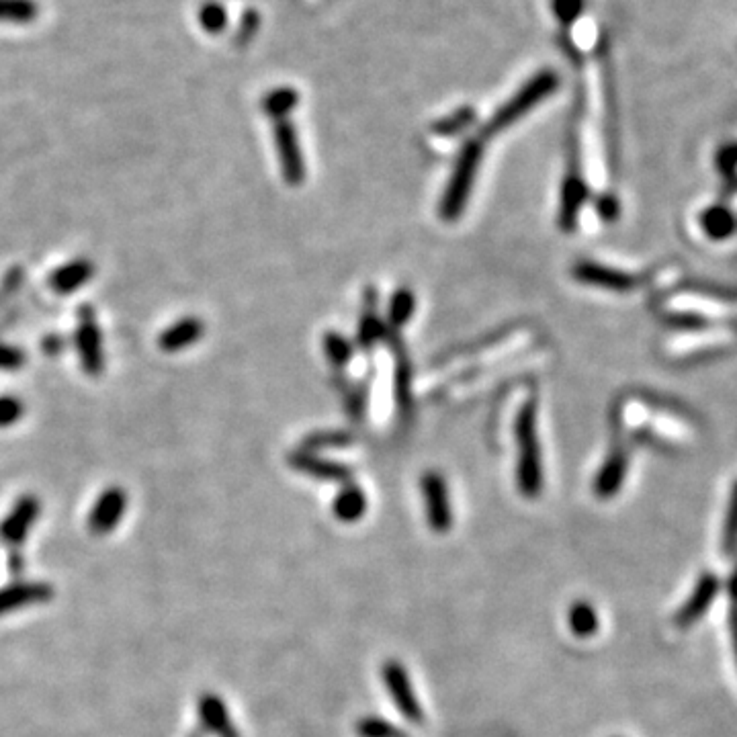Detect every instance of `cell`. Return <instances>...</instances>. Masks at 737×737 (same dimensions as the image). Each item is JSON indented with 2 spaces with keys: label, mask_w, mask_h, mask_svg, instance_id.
I'll use <instances>...</instances> for the list:
<instances>
[{
  "label": "cell",
  "mask_w": 737,
  "mask_h": 737,
  "mask_svg": "<svg viewBox=\"0 0 737 737\" xmlns=\"http://www.w3.org/2000/svg\"><path fill=\"white\" fill-rule=\"evenodd\" d=\"M420 490H422L430 529L441 535L449 533L453 527V512H451L449 490H447L443 475H439L437 471L424 473L420 480Z\"/></svg>",
  "instance_id": "5"
},
{
  "label": "cell",
  "mask_w": 737,
  "mask_h": 737,
  "mask_svg": "<svg viewBox=\"0 0 737 737\" xmlns=\"http://www.w3.org/2000/svg\"><path fill=\"white\" fill-rule=\"evenodd\" d=\"M326 353L332 357L334 363H344L351 355V349L346 346V342H342L338 336H328L326 338Z\"/></svg>",
  "instance_id": "31"
},
{
  "label": "cell",
  "mask_w": 737,
  "mask_h": 737,
  "mask_svg": "<svg viewBox=\"0 0 737 737\" xmlns=\"http://www.w3.org/2000/svg\"><path fill=\"white\" fill-rule=\"evenodd\" d=\"M52 598V588L46 584H15L0 590V615L15 609H23L27 604L43 602Z\"/></svg>",
  "instance_id": "15"
},
{
  "label": "cell",
  "mask_w": 737,
  "mask_h": 737,
  "mask_svg": "<svg viewBox=\"0 0 737 737\" xmlns=\"http://www.w3.org/2000/svg\"><path fill=\"white\" fill-rule=\"evenodd\" d=\"M293 467H297L299 471H306L318 480H326V482H349L351 480V471L349 467L332 463V461H324L312 455H295L291 459Z\"/></svg>",
  "instance_id": "17"
},
{
  "label": "cell",
  "mask_w": 737,
  "mask_h": 737,
  "mask_svg": "<svg viewBox=\"0 0 737 737\" xmlns=\"http://www.w3.org/2000/svg\"><path fill=\"white\" fill-rule=\"evenodd\" d=\"M275 144H277V154L281 160V172L283 179L291 185L297 187L306 179V166H303V156L299 150V140L295 134V127L287 121V119H275Z\"/></svg>",
  "instance_id": "8"
},
{
  "label": "cell",
  "mask_w": 737,
  "mask_h": 737,
  "mask_svg": "<svg viewBox=\"0 0 737 737\" xmlns=\"http://www.w3.org/2000/svg\"><path fill=\"white\" fill-rule=\"evenodd\" d=\"M553 11L563 25H570L582 13V0H553Z\"/></svg>",
  "instance_id": "28"
},
{
  "label": "cell",
  "mask_w": 737,
  "mask_h": 737,
  "mask_svg": "<svg viewBox=\"0 0 737 737\" xmlns=\"http://www.w3.org/2000/svg\"><path fill=\"white\" fill-rule=\"evenodd\" d=\"M559 84V78L555 76V72H551V70H543V72H539L533 80H529V84L527 86H523V89H520L514 97H512V101L510 103H506L496 115H494V119L490 121V132H492V129H494V132H500V129L502 127H506V125H510V123H514L516 119H520V117H523L527 111H531L537 103H541L545 97H549L553 91H555V86Z\"/></svg>",
  "instance_id": "4"
},
{
  "label": "cell",
  "mask_w": 737,
  "mask_h": 737,
  "mask_svg": "<svg viewBox=\"0 0 737 737\" xmlns=\"http://www.w3.org/2000/svg\"><path fill=\"white\" fill-rule=\"evenodd\" d=\"M516 443H518V465L516 482L525 498H537L543 490V463L541 449L535 430V406L527 404L516 420Z\"/></svg>",
  "instance_id": "1"
},
{
  "label": "cell",
  "mask_w": 737,
  "mask_h": 737,
  "mask_svg": "<svg viewBox=\"0 0 737 737\" xmlns=\"http://www.w3.org/2000/svg\"><path fill=\"white\" fill-rule=\"evenodd\" d=\"M46 342H52V346H43V351H46V353H56V351H60L62 349V340L60 338H56V336H48L46 338Z\"/></svg>",
  "instance_id": "35"
},
{
  "label": "cell",
  "mask_w": 737,
  "mask_h": 737,
  "mask_svg": "<svg viewBox=\"0 0 737 737\" xmlns=\"http://www.w3.org/2000/svg\"><path fill=\"white\" fill-rule=\"evenodd\" d=\"M199 713H201V719H203V725L213 731L215 735L220 737H238V731L234 729L232 721H230V715L226 711V705L222 703V699L213 697V695H207L201 699V705H199Z\"/></svg>",
  "instance_id": "16"
},
{
  "label": "cell",
  "mask_w": 737,
  "mask_h": 737,
  "mask_svg": "<svg viewBox=\"0 0 737 737\" xmlns=\"http://www.w3.org/2000/svg\"><path fill=\"white\" fill-rule=\"evenodd\" d=\"M95 271L97 267L91 258H74L50 275V287L60 295H70L89 285L95 277Z\"/></svg>",
  "instance_id": "14"
},
{
  "label": "cell",
  "mask_w": 737,
  "mask_h": 737,
  "mask_svg": "<svg viewBox=\"0 0 737 737\" xmlns=\"http://www.w3.org/2000/svg\"><path fill=\"white\" fill-rule=\"evenodd\" d=\"M74 346L80 359V367L86 375L97 377L105 369V349H103V332L97 322L95 310L91 306L78 308V322L74 332Z\"/></svg>",
  "instance_id": "3"
},
{
  "label": "cell",
  "mask_w": 737,
  "mask_h": 737,
  "mask_svg": "<svg viewBox=\"0 0 737 737\" xmlns=\"http://www.w3.org/2000/svg\"><path fill=\"white\" fill-rule=\"evenodd\" d=\"M25 363V355L21 349L0 342V369H19Z\"/></svg>",
  "instance_id": "30"
},
{
  "label": "cell",
  "mask_w": 737,
  "mask_h": 737,
  "mask_svg": "<svg viewBox=\"0 0 737 737\" xmlns=\"http://www.w3.org/2000/svg\"><path fill=\"white\" fill-rule=\"evenodd\" d=\"M574 275L578 281L600 287V289H609V291H631L637 285V279L629 273L611 269V267H602L596 263H580L574 267Z\"/></svg>",
  "instance_id": "13"
},
{
  "label": "cell",
  "mask_w": 737,
  "mask_h": 737,
  "mask_svg": "<svg viewBox=\"0 0 737 737\" xmlns=\"http://www.w3.org/2000/svg\"><path fill=\"white\" fill-rule=\"evenodd\" d=\"M482 160V146L478 142H469L457 160V166L453 170V177L449 181V187L445 191L443 203H441V218L447 222L457 220L467 199L471 193V185L475 175H478V166Z\"/></svg>",
  "instance_id": "2"
},
{
  "label": "cell",
  "mask_w": 737,
  "mask_h": 737,
  "mask_svg": "<svg viewBox=\"0 0 737 737\" xmlns=\"http://www.w3.org/2000/svg\"><path fill=\"white\" fill-rule=\"evenodd\" d=\"M570 631L578 637H590L598 631V615L594 606L586 600H576L568 611Z\"/></svg>",
  "instance_id": "20"
},
{
  "label": "cell",
  "mask_w": 737,
  "mask_h": 737,
  "mask_svg": "<svg viewBox=\"0 0 737 737\" xmlns=\"http://www.w3.org/2000/svg\"><path fill=\"white\" fill-rule=\"evenodd\" d=\"M721 553L725 557H731L737 553V482L731 486L727 512H725V523L721 531Z\"/></svg>",
  "instance_id": "22"
},
{
  "label": "cell",
  "mask_w": 737,
  "mask_h": 737,
  "mask_svg": "<svg viewBox=\"0 0 737 737\" xmlns=\"http://www.w3.org/2000/svg\"><path fill=\"white\" fill-rule=\"evenodd\" d=\"M258 27H260L258 13L256 11H246L240 19V27H238V35H236L238 43H248L254 37V33L258 31Z\"/></svg>",
  "instance_id": "29"
},
{
  "label": "cell",
  "mask_w": 737,
  "mask_h": 737,
  "mask_svg": "<svg viewBox=\"0 0 737 737\" xmlns=\"http://www.w3.org/2000/svg\"><path fill=\"white\" fill-rule=\"evenodd\" d=\"M199 21L205 31L215 35L224 31V27L228 25V13L220 3H207L199 11Z\"/></svg>",
  "instance_id": "25"
},
{
  "label": "cell",
  "mask_w": 737,
  "mask_h": 737,
  "mask_svg": "<svg viewBox=\"0 0 737 737\" xmlns=\"http://www.w3.org/2000/svg\"><path fill=\"white\" fill-rule=\"evenodd\" d=\"M719 590H721L719 576L715 572H703L695 588H692L690 596L682 602L678 613L674 615V625L678 629H690L692 625H697L709 613Z\"/></svg>",
  "instance_id": "7"
},
{
  "label": "cell",
  "mask_w": 737,
  "mask_h": 737,
  "mask_svg": "<svg viewBox=\"0 0 737 737\" xmlns=\"http://www.w3.org/2000/svg\"><path fill=\"white\" fill-rule=\"evenodd\" d=\"M37 516H39V500L31 494L19 498L9 516L0 523V539L9 545H21Z\"/></svg>",
  "instance_id": "10"
},
{
  "label": "cell",
  "mask_w": 737,
  "mask_h": 737,
  "mask_svg": "<svg viewBox=\"0 0 737 737\" xmlns=\"http://www.w3.org/2000/svg\"><path fill=\"white\" fill-rule=\"evenodd\" d=\"M367 508V498L363 494V490L355 488V486H346L334 500V516L342 523H355Z\"/></svg>",
  "instance_id": "19"
},
{
  "label": "cell",
  "mask_w": 737,
  "mask_h": 737,
  "mask_svg": "<svg viewBox=\"0 0 737 737\" xmlns=\"http://www.w3.org/2000/svg\"><path fill=\"white\" fill-rule=\"evenodd\" d=\"M39 17L37 0H0V23L29 25Z\"/></svg>",
  "instance_id": "21"
},
{
  "label": "cell",
  "mask_w": 737,
  "mask_h": 737,
  "mask_svg": "<svg viewBox=\"0 0 737 737\" xmlns=\"http://www.w3.org/2000/svg\"><path fill=\"white\" fill-rule=\"evenodd\" d=\"M383 682H385V688L389 692V697H392L396 709L410 723L420 725L424 721V713H422L420 701H418L416 692L412 688V682H410V676H408L406 668L396 660L385 662L383 664Z\"/></svg>",
  "instance_id": "6"
},
{
  "label": "cell",
  "mask_w": 737,
  "mask_h": 737,
  "mask_svg": "<svg viewBox=\"0 0 737 737\" xmlns=\"http://www.w3.org/2000/svg\"><path fill=\"white\" fill-rule=\"evenodd\" d=\"M359 737H408L404 729L381 717H365L357 723Z\"/></svg>",
  "instance_id": "24"
},
{
  "label": "cell",
  "mask_w": 737,
  "mask_h": 737,
  "mask_svg": "<svg viewBox=\"0 0 737 737\" xmlns=\"http://www.w3.org/2000/svg\"><path fill=\"white\" fill-rule=\"evenodd\" d=\"M414 310V297L408 291H400L396 293V297L392 299V322L402 326L408 322V318L412 316Z\"/></svg>",
  "instance_id": "27"
},
{
  "label": "cell",
  "mask_w": 737,
  "mask_h": 737,
  "mask_svg": "<svg viewBox=\"0 0 737 737\" xmlns=\"http://www.w3.org/2000/svg\"><path fill=\"white\" fill-rule=\"evenodd\" d=\"M701 228L711 240H725L737 230V222L729 209L717 205L701 213Z\"/></svg>",
  "instance_id": "18"
},
{
  "label": "cell",
  "mask_w": 737,
  "mask_h": 737,
  "mask_svg": "<svg viewBox=\"0 0 737 737\" xmlns=\"http://www.w3.org/2000/svg\"><path fill=\"white\" fill-rule=\"evenodd\" d=\"M727 594H729L731 602L737 604V561H735V566L731 570V576L727 580Z\"/></svg>",
  "instance_id": "34"
},
{
  "label": "cell",
  "mask_w": 737,
  "mask_h": 737,
  "mask_svg": "<svg viewBox=\"0 0 737 737\" xmlns=\"http://www.w3.org/2000/svg\"><path fill=\"white\" fill-rule=\"evenodd\" d=\"M629 469V455L623 449H615L609 457H606L604 465L600 467L596 480H594V494L600 500H609L619 494V490L625 484Z\"/></svg>",
  "instance_id": "12"
},
{
  "label": "cell",
  "mask_w": 737,
  "mask_h": 737,
  "mask_svg": "<svg viewBox=\"0 0 737 737\" xmlns=\"http://www.w3.org/2000/svg\"><path fill=\"white\" fill-rule=\"evenodd\" d=\"M265 111L273 117V119H285V115L297 107V93L293 89H275L265 97L263 103Z\"/></svg>",
  "instance_id": "23"
},
{
  "label": "cell",
  "mask_w": 737,
  "mask_h": 737,
  "mask_svg": "<svg viewBox=\"0 0 737 737\" xmlns=\"http://www.w3.org/2000/svg\"><path fill=\"white\" fill-rule=\"evenodd\" d=\"M25 414V404L15 396H0V428H9Z\"/></svg>",
  "instance_id": "26"
},
{
  "label": "cell",
  "mask_w": 737,
  "mask_h": 737,
  "mask_svg": "<svg viewBox=\"0 0 737 737\" xmlns=\"http://www.w3.org/2000/svg\"><path fill=\"white\" fill-rule=\"evenodd\" d=\"M729 639H731V649H733V658H735V666H737V604H733L729 609Z\"/></svg>",
  "instance_id": "33"
},
{
  "label": "cell",
  "mask_w": 737,
  "mask_h": 737,
  "mask_svg": "<svg viewBox=\"0 0 737 737\" xmlns=\"http://www.w3.org/2000/svg\"><path fill=\"white\" fill-rule=\"evenodd\" d=\"M717 164H719V170L733 172L737 168V144L721 148L717 154Z\"/></svg>",
  "instance_id": "32"
},
{
  "label": "cell",
  "mask_w": 737,
  "mask_h": 737,
  "mask_svg": "<svg viewBox=\"0 0 737 737\" xmlns=\"http://www.w3.org/2000/svg\"><path fill=\"white\" fill-rule=\"evenodd\" d=\"M205 334V324L201 318L185 316L177 322H172L168 328H164L158 336V349L164 353H181L195 342H199Z\"/></svg>",
  "instance_id": "11"
},
{
  "label": "cell",
  "mask_w": 737,
  "mask_h": 737,
  "mask_svg": "<svg viewBox=\"0 0 737 737\" xmlns=\"http://www.w3.org/2000/svg\"><path fill=\"white\" fill-rule=\"evenodd\" d=\"M127 508V494L123 488H107L95 502L89 514V529L95 535H107L117 525Z\"/></svg>",
  "instance_id": "9"
}]
</instances>
